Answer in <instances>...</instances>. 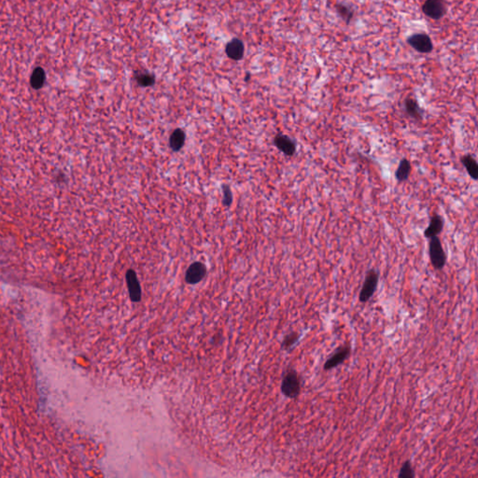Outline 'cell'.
<instances>
[{
    "label": "cell",
    "instance_id": "cell-1",
    "mask_svg": "<svg viewBox=\"0 0 478 478\" xmlns=\"http://www.w3.org/2000/svg\"><path fill=\"white\" fill-rule=\"evenodd\" d=\"M281 393L289 399H296L301 393L302 380L297 371L294 369H288L284 373L281 381Z\"/></svg>",
    "mask_w": 478,
    "mask_h": 478
},
{
    "label": "cell",
    "instance_id": "cell-2",
    "mask_svg": "<svg viewBox=\"0 0 478 478\" xmlns=\"http://www.w3.org/2000/svg\"><path fill=\"white\" fill-rule=\"evenodd\" d=\"M429 256L433 267L436 270H442L446 264V254L441 239L438 236L430 238Z\"/></svg>",
    "mask_w": 478,
    "mask_h": 478
},
{
    "label": "cell",
    "instance_id": "cell-3",
    "mask_svg": "<svg viewBox=\"0 0 478 478\" xmlns=\"http://www.w3.org/2000/svg\"><path fill=\"white\" fill-rule=\"evenodd\" d=\"M378 280H379L378 272L374 269H370L366 274L363 285L360 291L359 301L361 303H367L373 297V295L376 291Z\"/></svg>",
    "mask_w": 478,
    "mask_h": 478
},
{
    "label": "cell",
    "instance_id": "cell-4",
    "mask_svg": "<svg viewBox=\"0 0 478 478\" xmlns=\"http://www.w3.org/2000/svg\"><path fill=\"white\" fill-rule=\"evenodd\" d=\"M407 44L417 53L426 54L433 52L434 43L430 36L426 33H416L409 36L406 40Z\"/></svg>",
    "mask_w": 478,
    "mask_h": 478
},
{
    "label": "cell",
    "instance_id": "cell-5",
    "mask_svg": "<svg viewBox=\"0 0 478 478\" xmlns=\"http://www.w3.org/2000/svg\"><path fill=\"white\" fill-rule=\"evenodd\" d=\"M421 11L428 18L438 21L446 15V3L444 0H425Z\"/></svg>",
    "mask_w": 478,
    "mask_h": 478
},
{
    "label": "cell",
    "instance_id": "cell-6",
    "mask_svg": "<svg viewBox=\"0 0 478 478\" xmlns=\"http://www.w3.org/2000/svg\"><path fill=\"white\" fill-rule=\"evenodd\" d=\"M351 349L350 346H348V345L342 346L334 351L333 354L332 356H330L329 358L327 359V361H325L323 369L325 371H329L333 368H336L337 366H339L340 364L347 361L349 359V357L351 356Z\"/></svg>",
    "mask_w": 478,
    "mask_h": 478
},
{
    "label": "cell",
    "instance_id": "cell-7",
    "mask_svg": "<svg viewBox=\"0 0 478 478\" xmlns=\"http://www.w3.org/2000/svg\"><path fill=\"white\" fill-rule=\"evenodd\" d=\"M207 275V267L201 262H194L188 267L185 274V281L188 284L194 285L202 281Z\"/></svg>",
    "mask_w": 478,
    "mask_h": 478
},
{
    "label": "cell",
    "instance_id": "cell-8",
    "mask_svg": "<svg viewBox=\"0 0 478 478\" xmlns=\"http://www.w3.org/2000/svg\"><path fill=\"white\" fill-rule=\"evenodd\" d=\"M274 145L286 156H293L296 152L295 141L283 134H278L274 138Z\"/></svg>",
    "mask_w": 478,
    "mask_h": 478
},
{
    "label": "cell",
    "instance_id": "cell-9",
    "mask_svg": "<svg viewBox=\"0 0 478 478\" xmlns=\"http://www.w3.org/2000/svg\"><path fill=\"white\" fill-rule=\"evenodd\" d=\"M245 45L239 39L234 38L226 44L225 53L231 60L240 61L244 57Z\"/></svg>",
    "mask_w": 478,
    "mask_h": 478
},
{
    "label": "cell",
    "instance_id": "cell-10",
    "mask_svg": "<svg viewBox=\"0 0 478 478\" xmlns=\"http://www.w3.org/2000/svg\"><path fill=\"white\" fill-rule=\"evenodd\" d=\"M125 277H126L130 299L133 302H138L141 297V288L136 272L133 269H129L126 272Z\"/></svg>",
    "mask_w": 478,
    "mask_h": 478
},
{
    "label": "cell",
    "instance_id": "cell-11",
    "mask_svg": "<svg viewBox=\"0 0 478 478\" xmlns=\"http://www.w3.org/2000/svg\"><path fill=\"white\" fill-rule=\"evenodd\" d=\"M443 228H444V219L438 214H434L431 217L430 223L424 231V236L429 239L434 236H438V234L442 233Z\"/></svg>",
    "mask_w": 478,
    "mask_h": 478
},
{
    "label": "cell",
    "instance_id": "cell-12",
    "mask_svg": "<svg viewBox=\"0 0 478 478\" xmlns=\"http://www.w3.org/2000/svg\"><path fill=\"white\" fill-rule=\"evenodd\" d=\"M404 109L406 113L416 121H422L423 110L419 106L418 102L413 97L409 96L404 100Z\"/></svg>",
    "mask_w": 478,
    "mask_h": 478
},
{
    "label": "cell",
    "instance_id": "cell-13",
    "mask_svg": "<svg viewBox=\"0 0 478 478\" xmlns=\"http://www.w3.org/2000/svg\"><path fill=\"white\" fill-rule=\"evenodd\" d=\"M412 170V166L410 161L406 158H403L400 161V164L395 171V179L399 182H404L407 181L410 177Z\"/></svg>",
    "mask_w": 478,
    "mask_h": 478
},
{
    "label": "cell",
    "instance_id": "cell-14",
    "mask_svg": "<svg viewBox=\"0 0 478 478\" xmlns=\"http://www.w3.org/2000/svg\"><path fill=\"white\" fill-rule=\"evenodd\" d=\"M461 164L464 166L467 171L468 175L474 181H478V165L477 160L475 159L471 154H465L460 158Z\"/></svg>",
    "mask_w": 478,
    "mask_h": 478
},
{
    "label": "cell",
    "instance_id": "cell-15",
    "mask_svg": "<svg viewBox=\"0 0 478 478\" xmlns=\"http://www.w3.org/2000/svg\"><path fill=\"white\" fill-rule=\"evenodd\" d=\"M185 132L182 129L178 128L174 130L169 138V147L172 150L180 151L185 144Z\"/></svg>",
    "mask_w": 478,
    "mask_h": 478
},
{
    "label": "cell",
    "instance_id": "cell-16",
    "mask_svg": "<svg viewBox=\"0 0 478 478\" xmlns=\"http://www.w3.org/2000/svg\"><path fill=\"white\" fill-rule=\"evenodd\" d=\"M46 81V73L42 67L38 66L33 70L31 78H30V85L35 90L42 89Z\"/></svg>",
    "mask_w": 478,
    "mask_h": 478
},
{
    "label": "cell",
    "instance_id": "cell-17",
    "mask_svg": "<svg viewBox=\"0 0 478 478\" xmlns=\"http://www.w3.org/2000/svg\"><path fill=\"white\" fill-rule=\"evenodd\" d=\"M135 80L138 85L143 88L150 87L155 83V76L149 72H135Z\"/></svg>",
    "mask_w": 478,
    "mask_h": 478
},
{
    "label": "cell",
    "instance_id": "cell-18",
    "mask_svg": "<svg viewBox=\"0 0 478 478\" xmlns=\"http://www.w3.org/2000/svg\"><path fill=\"white\" fill-rule=\"evenodd\" d=\"M335 10H336V12L338 13L341 19L346 22L347 25H349L351 23V20L354 17V11L351 9V7H349L345 4H342V3H337L335 5Z\"/></svg>",
    "mask_w": 478,
    "mask_h": 478
},
{
    "label": "cell",
    "instance_id": "cell-19",
    "mask_svg": "<svg viewBox=\"0 0 478 478\" xmlns=\"http://www.w3.org/2000/svg\"><path fill=\"white\" fill-rule=\"evenodd\" d=\"M299 338H300V334L296 332H292V333H288L287 335H285L284 340L281 344L282 349H284L286 351L291 350L292 347H294L296 345Z\"/></svg>",
    "mask_w": 478,
    "mask_h": 478
},
{
    "label": "cell",
    "instance_id": "cell-20",
    "mask_svg": "<svg viewBox=\"0 0 478 478\" xmlns=\"http://www.w3.org/2000/svg\"><path fill=\"white\" fill-rule=\"evenodd\" d=\"M415 471L413 469V466H412V463L410 460H406L404 461L402 465V467L400 469V472H399V475H398V478H415Z\"/></svg>",
    "mask_w": 478,
    "mask_h": 478
},
{
    "label": "cell",
    "instance_id": "cell-21",
    "mask_svg": "<svg viewBox=\"0 0 478 478\" xmlns=\"http://www.w3.org/2000/svg\"><path fill=\"white\" fill-rule=\"evenodd\" d=\"M223 193V204L225 207H230L233 202V193L231 191V188L227 184H223L222 186Z\"/></svg>",
    "mask_w": 478,
    "mask_h": 478
},
{
    "label": "cell",
    "instance_id": "cell-22",
    "mask_svg": "<svg viewBox=\"0 0 478 478\" xmlns=\"http://www.w3.org/2000/svg\"><path fill=\"white\" fill-rule=\"evenodd\" d=\"M249 79H250V74H249V73H247V76H246V78H245V81H246V82H248Z\"/></svg>",
    "mask_w": 478,
    "mask_h": 478
}]
</instances>
